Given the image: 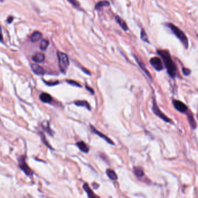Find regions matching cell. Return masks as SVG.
Segmentation results:
<instances>
[{"label": "cell", "instance_id": "cell-4", "mask_svg": "<svg viewBox=\"0 0 198 198\" xmlns=\"http://www.w3.org/2000/svg\"><path fill=\"white\" fill-rule=\"evenodd\" d=\"M150 64L157 71H161L164 68L162 60L157 56H154L151 58L150 60Z\"/></svg>", "mask_w": 198, "mask_h": 198}, {"label": "cell", "instance_id": "cell-22", "mask_svg": "<svg viewBox=\"0 0 198 198\" xmlns=\"http://www.w3.org/2000/svg\"><path fill=\"white\" fill-rule=\"evenodd\" d=\"M141 39H142L143 41L149 43V40H148V37L147 34V33L145 31L144 29H142L141 30Z\"/></svg>", "mask_w": 198, "mask_h": 198}, {"label": "cell", "instance_id": "cell-16", "mask_svg": "<svg viewBox=\"0 0 198 198\" xmlns=\"http://www.w3.org/2000/svg\"><path fill=\"white\" fill-rule=\"evenodd\" d=\"M134 58L135 60H137V63L138 64L139 67L142 69V70H143V71H144V72L147 74V76H148L149 78H151L152 77H151V75H150L149 71H148V70H147V69L145 67V65H144V64H143V62H142L141 60H139V58H138L136 56H134Z\"/></svg>", "mask_w": 198, "mask_h": 198}, {"label": "cell", "instance_id": "cell-6", "mask_svg": "<svg viewBox=\"0 0 198 198\" xmlns=\"http://www.w3.org/2000/svg\"><path fill=\"white\" fill-rule=\"evenodd\" d=\"M19 167L27 175L30 176L33 174V172L30 169V168L28 166L26 163L25 162L24 158H22V159H19Z\"/></svg>", "mask_w": 198, "mask_h": 198}, {"label": "cell", "instance_id": "cell-19", "mask_svg": "<svg viewBox=\"0 0 198 198\" xmlns=\"http://www.w3.org/2000/svg\"><path fill=\"white\" fill-rule=\"evenodd\" d=\"M75 103L77 106L84 107H87L88 110L91 109V107H90V104L88 103L86 101H76Z\"/></svg>", "mask_w": 198, "mask_h": 198}, {"label": "cell", "instance_id": "cell-3", "mask_svg": "<svg viewBox=\"0 0 198 198\" xmlns=\"http://www.w3.org/2000/svg\"><path fill=\"white\" fill-rule=\"evenodd\" d=\"M57 55L58 58V64L60 70L62 73H65L69 65L68 56L66 54L61 52H58Z\"/></svg>", "mask_w": 198, "mask_h": 198}, {"label": "cell", "instance_id": "cell-11", "mask_svg": "<svg viewBox=\"0 0 198 198\" xmlns=\"http://www.w3.org/2000/svg\"><path fill=\"white\" fill-rule=\"evenodd\" d=\"M115 19H116V21L118 23V24L120 25V26L122 28L123 30H124V31L128 30V26H127V24L122 18H121L120 16H116L115 17Z\"/></svg>", "mask_w": 198, "mask_h": 198}, {"label": "cell", "instance_id": "cell-9", "mask_svg": "<svg viewBox=\"0 0 198 198\" xmlns=\"http://www.w3.org/2000/svg\"><path fill=\"white\" fill-rule=\"evenodd\" d=\"M33 71L37 75H43L44 73V69L37 64H33L31 66Z\"/></svg>", "mask_w": 198, "mask_h": 198}, {"label": "cell", "instance_id": "cell-17", "mask_svg": "<svg viewBox=\"0 0 198 198\" xmlns=\"http://www.w3.org/2000/svg\"><path fill=\"white\" fill-rule=\"evenodd\" d=\"M107 175L108 177L110 178L112 180H113V181H116L117 180V175L116 174L114 171L110 169H108L107 170Z\"/></svg>", "mask_w": 198, "mask_h": 198}, {"label": "cell", "instance_id": "cell-25", "mask_svg": "<svg viewBox=\"0 0 198 198\" xmlns=\"http://www.w3.org/2000/svg\"><path fill=\"white\" fill-rule=\"evenodd\" d=\"M182 70L183 74L185 76H189L191 73L190 70L188 68H186V67H183L182 69Z\"/></svg>", "mask_w": 198, "mask_h": 198}, {"label": "cell", "instance_id": "cell-5", "mask_svg": "<svg viewBox=\"0 0 198 198\" xmlns=\"http://www.w3.org/2000/svg\"><path fill=\"white\" fill-rule=\"evenodd\" d=\"M152 110L154 111V114L157 115L158 117H159L160 119H162L164 121L166 122H170V119L168 118L166 116L164 115L162 112L160 111V110L159 109V107L157 106V104L155 102V101H154L153 102V107H152Z\"/></svg>", "mask_w": 198, "mask_h": 198}, {"label": "cell", "instance_id": "cell-26", "mask_svg": "<svg viewBox=\"0 0 198 198\" xmlns=\"http://www.w3.org/2000/svg\"><path fill=\"white\" fill-rule=\"evenodd\" d=\"M69 2H70L71 4L74 5V6H79L78 3L76 1V0H68Z\"/></svg>", "mask_w": 198, "mask_h": 198}, {"label": "cell", "instance_id": "cell-7", "mask_svg": "<svg viewBox=\"0 0 198 198\" xmlns=\"http://www.w3.org/2000/svg\"><path fill=\"white\" fill-rule=\"evenodd\" d=\"M173 103L175 108L180 112L184 113V112H185L188 110V107L185 105V104H184L180 101L173 100Z\"/></svg>", "mask_w": 198, "mask_h": 198}, {"label": "cell", "instance_id": "cell-8", "mask_svg": "<svg viewBox=\"0 0 198 198\" xmlns=\"http://www.w3.org/2000/svg\"><path fill=\"white\" fill-rule=\"evenodd\" d=\"M91 130H92V131H93L95 134H96V135H98V136H99L100 137H101L102 138L104 139L107 143H110V144H112V145H114V143L111 140V139L109 138L108 137H107V136H106L105 135L103 134V133H101V132H99V131H98V130H96V129L95 128V127H93V126H91Z\"/></svg>", "mask_w": 198, "mask_h": 198}, {"label": "cell", "instance_id": "cell-10", "mask_svg": "<svg viewBox=\"0 0 198 198\" xmlns=\"http://www.w3.org/2000/svg\"><path fill=\"white\" fill-rule=\"evenodd\" d=\"M40 99L41 101V102L44 103H50L51 102L52 98L51 96L48 94V93L43 92L40 95Z\"/></svg>", "mask_w": 198, "mask_h": 198}, {"label": "cell", "instance_id": "cell-2", "mask_svg": "<svg viewBox=\"0 0 198 198\" xmlns=\"http://www.w3.org/2000/svg\"><path fill=\"white\" fill-rule=\"evenodd\" d=\"M166 26L181 42V43L185 48L188 49L189 47V43H188V40L187 39V37L185 35V34L182 32L180 28L177 27L175 25L171 23H167Z\"/></svg>", "mask_w": 198, "mask_h": 198}, {"label": "cell", "instance_id": "cell-1", "mask_svg": "<svg viewBox=\"0 0 198 198\" xmlns=\"http://www.w3.org/2000/svg\"><path fill=\"white\" fill-rule=\"evenodd\" d=\"M157 52L159 55L162 58L168 74L171 77L175 78L177 75V69L176 65L172 60L170 52L166 50H159Z\"/></svg>", "mask_w": 198, "mask_h": 198}, {"label": "cell", "instance_id": "cell-27", "mask_svg": "<svg viewBox=\"0 0 198 198\" xmlns=\"http://www.w3.org/2000/svg\"><path fill=\"white\" fill-rule=\"evenodd\" d=\"M86 89L88 91H90V92H91L92 94H94V90H93L92 89H91V88L89 87H88V86H87V85H86Z\"/></svg>", "mask_w": 198, "mask_h": 198}, {"label": "cell", "instance_id": "cell-14", "mask_svg": "<svg viewBox=\"0 0 198 198\" xmlns=\"http://www.w3.org/2000/svg\"><path fill=\"white\" fill-rule=\"evenodd\" d=\"M83 188L85 191L87 192L88 197H90V198H97L98 197L96 195L94 194L93 191L91 190V188H90V186L88 185L87 184H84Z\"/></svg>", "mask_w": 198, "mask_h": 198}, {"label": "cell", "instance_id": "cell-12", "mask_svg": "<svg viewBox=\"0 0 198 198\" xmlns=\"http://www.w3.org/2000/svg\"><path fill=\"white\" fill-rule=\"evenodd\" d=\"M45 60V55L42 53H37L32 57V60L36 63H41Z\"/></svg>", "mask_w": 198, "mask_h": 198}, {"label": "cell", "instance_id": "cell-13", "mask_svg": "<svg viewBox=\"0 0 198 198\" xmlns=\"http://www.w3.org/2000/svg\"><path fill=\"white\" fill-rule=\"evenodd\" d=\"M77 146L79 147L80 151L83 152L84 153H88L89 151V148L87 147L86 143L83 141H80L76 143Z\"/></svg>", "mask_w": 198, "mask_h": 198}, {"label": "cell", "instance_id": "cell-15", "mask_svg": "<svg viewBox=\"0 0 198 198\" xmlns=\"http://www.w3.org/2000/svg\"><path fill=\"white\" fill-rule=\"evenodd\" d=\"M42 37V34L39 32H35L33 33L31 37H30V40L32 43H36L37 41H39L41 39Z\"/></svg>", "mask_w": 198, "mask_h": 198}, {"label": "cell", "instance_id": "cell-23", "mask_svg": "<svg viewBox=\"0 0 198 198\" xmlns=\"http://www.w3.org/2000/svg\"><path fill=\"white\" fill-rule=\"evenodd\" d=\"M188 121H189V123L190 124V126L192 127V128H196V122L194 118L193 117V116L189 115L188 116Z\"/></svg>", "mask_w": 198, "mask_h": 198}, {"label": "cell", "instance_id": "cell-21", "mask_svg": "<svg viewBox=\"0 0 198 198\" xmlns=\"http://www.w3.org/2000/svg\"><path fill=\"white\" fill-rule=\"evenodd\" d=\"M49 45V41L47 40H43L40 45V48L42 51H45Z\"/></svg>", "mask_w": 198, "mask_h": 198}, {"label": "cell", "instance_id": "cell-18", "mask_svg": "<svg viewBox=\"0 0 198 198\" xmlns=\"http://www.w3.org/2000/svg\"><path fill=\"white\" fill-rule=\"evenodd\" d=\"M109 3L107 1H99V3H98L95 5V9L96 10H99L101 8H103L105 7H108L109 6Z\"/></svg>", "mask_w": 198, "mask_h": 198}, {"label": "cell", "instance_id": "cell-24", "mask_svg": "<svg viewBox=\"0 0 198 198\" xmlns=\"http://www.w3.org/2000/svg\"><path fill=\"white\" fill-rule=\"evenodd\" d=\"M67 83H68L70 84H71V86H77V87H81V86L77 82H76L75 81H73V80H68L66 81Z\"/></svg>", "mask_w": 198, "mask_h": 198}, {"label": "cell", "instance_id": "cell-20", "mask_svg": "<svg viewBox=\"0 0 198 198\" xmlns=\"http://www.w3.org/2000/svg\"><path fill=\"white\" fill-rule=\"evenodd\" d=\"M133 170H134L135 175L138 177H142L144 175V173L143 171V169L140 167H134Z\"/></svg>", "mask_w": 198, "mask_h": 198}]
</instances>
